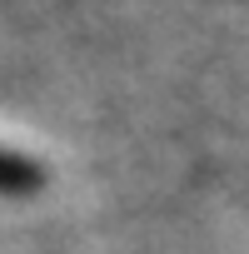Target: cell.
<instances>
[{"instance_id":"1","label":"cell","mask_w":249,"mask_h":254,"mask_svg":"<svg viewBox=\"0 0 249 254\" xmlns=\"http://www.w3.org/2000/svg\"><path fill=\"white\" fill-rule=\"evenodd\" d=\"M40 185V170L25 160V155H10V150H0V190H10V194H25Z\"/></svg>"}]
</instances>
